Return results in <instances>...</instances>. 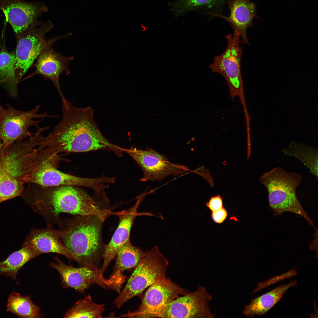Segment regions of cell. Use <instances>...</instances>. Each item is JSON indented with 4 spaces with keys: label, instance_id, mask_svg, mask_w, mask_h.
<instances>
[{
    "label": "cell",
    "instance_id": "cell-11",
    "mask_svg": "<svg viewBox=\"0 0 318 318\" xmlns=\"http://www.w3.org/2000/svg\"><path fill=\"white\" fill-rule=\"evenodd\" d=\"M148 287L139 308L119 317H156L167 305L187 292L166 277L154 282Z\"/></svg>",
    "mask_w": 318,
    "mask_h": 318
},
{
    "label": "cell",
    "instance_id": "cell-2",
    "mask_svg": "<svg viewBox=\"0 0 318 318\" xmlns=\"http://www.w3.org/2000/svg\"><path fill=\"white\" fill-rule=\"evenodd\" d=\"M20 196L47 225H58L62 213L74 216L94 215L105 221L110 212L84 191L77 186H43L28 183Z\"/></svg>",
    "mask_w": 318,
    "mask_h": 318
},
{
    "label": "cell",
    "instance_id": "cell-6",
    "mask_svg": "<svg viewBox=\"0 0 318 318\" xmlns=\"http://www.w3.org/2000/svg\"><path fill=\"white\" fill-rule=\"evenodd\" d=\"M168 264L167 259L156 246L147 251L113 304L120 308L127 301L140 295L152 284L166 277Z\"/></svg>",
    "mask_w": 318,
    "mask_h": 318
},
{
    "label": "cell",
    "instance_id": "cell-7",
    "mask_svg": "<svg viewBox=\"0 0 318 318\" xmlns=\"http://www.w3.org/2000/svg\"><path fill=\"white\" fill-rule=\"evenodd\" d=\"M6 107L5 108L2 106L0 98V140L4 149L16 142L32 137L34 134L29 130L31 126L44 131L50 128L49 126L41 127L39 124L43 120H37L35 119L59 117L58 115H49L47 112L39 113V105L28 111L16 110L8 103Z\"/></svg>",
    "mask_w": 318,
    "mask_h": 318
},
{
    "label": "cell",
    "instance_id": "cell-18",
    "mask_svg": "<svg viewBox=\"0 0 318 318\" xmlns=\"http://www.w3.org/2000/svg\"><path fill=\"white\" fill-rule=\"evenodd\" d=\"M227 3L230 11L228 16L222 14L211 13L207 15L226 20L231 26L233 32H236L239 35L242 44L250 45L247 30L253 25L254 18H259L256 13V4L251 0H227Z\"/></svg>",
    "mask_w": 318,
    "mask_h": 318
},
{
    "label": "cell",
    "instance_id": "cell-25",
    "mask_svg": "<svg viewBox=\"0 0 318 318\" xmlns=\"http://www.w3.org/2000/svg\"><path fill=\"white\" fill-rule=\"evenodd\" d=\"M31 297V295L23 296L16 292H12L7 300L6 311L21 318L43 317L41 308L33 302Z\"/></svg>",
    "mask_w": 318,
    "mask_h": 318
},
{
    "label": "cell",
    "instance_id": "cell-28",
    "mask_svg": "<svg viewBox=\"0 0 318 318\" xmlns=\"http://www.w3.org/2000/svg\"><path fill=\"white\" fill-rule=\"evenodd\" d=\"M206 205L212 212L223 208L222 198L219 195L212 197Z\"/></svg>",
    "mask_w": 318,
    "mask_h": 318
},
{
    "label": "cell",
    "instance_id": "cell-19",
    "mask_svg": "<svg viewBox=\"0 0 318 318\" xmlns=\"http://www.w3.org/2000/svg\"><path fill=\"white\" fill-rule=\"evenodd\" d=\"M52 46L43 49L37 58L34 65L35 72L30 77L36 74L42 75L45 80L49 79L53 83L61 97L63 95L59 80L60 74L70 73L69 65L73 57L64 56L54 51Z\"/></svg>",
    "mask_w": 318,
    "mask_h": 318
},
{
    "label": "cell",
    "instance_id": "cell-15",
    "mask_svg": "<svg viewBox=\"0 0 318 318\" xmlns=\"http://www.w3.org/2000/svg\"><path fill=\"white\" fill-rule=\"evenodd\" d=\"M0 9L16 34H24L42 24L37 19L48 10L43 2L21 0H0Z\"/></svg>",
    "mask_w": 318,
    "mask_h": 318
},
{
    "label": "cell",
    "instance_id": "cell-29",
    "mask_svg": "<svg viewBox=\"0 0 318 318\" xmlns=\"http://www.w3.org/2000/svg\"><path fill=\"white\" fill-rule=\"evenodd\" d=\"M227 216L226 211L223 208L212 212V218L216 223H221L226 218Z\"/></svg>",
    "mask_w": 318,
    "mask_h": 318
},
{
    "label": "cell",
    "instance_id": "cell-3",
    "mask_svg": "<svg viewBox=\"0 0 318 318\" xmlns=\"http://www.w3.org/2000/svg\"><path fill=\"white\" fill-rule=\"evenodd\" d=\"M37 130L26 140L16 142L4 149L0 177V203L21 196L28 177L48 159L38 147L44 139Z\"/></svg>",
    "mask_w": 318,
    "mask_h": 318
},
{
    "label": "cell",
    "instance_id": "cell-14",
    "mask_svg": "<svg viewBox=\"0 0 318 318\" xmlns=\"http://www.w3.org/2000/svg\"><path fill=\"white\" fill-rule=\"evenodd\" d=\"M212 297L204 287L179 296L160 311L156 317L214 318L209 302Z\"/></svg>",
    "mask_w": 318,
    "mask_h": 318
},
{
    "label": "cell",
    "instance_id": "cell-30",
    "mask_svg": "<svg viewBox=\"0 0 318 318\" xmlns=\"http://www.w3.org/2000/svg\"><path fill=\"white\" fill-rule=\"evenodd\" d=\"M4 150L2 143L0 140V177L2 165L3 155Z\"/></svg>",
    "mask_w": 318,
    "mask_h": 318
},
{
    "label": "cell",
    "instance_id": "cell-20",
    "mask_svg": "<svg viewBox=\"0 0 318 318\" xmlns=\"http://www.w3.org/2000/svg\"><path fill=\"white\" fill-rule=\"evenodd\" d=\"M147 252L133 246L130 239L128 240L117 253L113 271L109 277L123 284L127 278L123 274V272L135 269Z\"/></svg>",
    "mask_w": 318,
    "mask_h": 318
},
{
    "label": "cell",
    "instance_id": "cell-16",
    "mask_svg": "<svg viewBox=\"0 0 318 318\" xmlns=\"http://www.w3.org/2000/svg\"><path fill=\"white\" fill-rule=\"evenodd\" d=\"M61 231L47 225L43 229L33 228L26 237L23 246L35 251L39 255L46 253L62 255L77 262L75 255L68 250L61 240Z\"/></svg>",
    "mask_w": 318,
    "mask_h": 318
},
{
    "label": "cell",
    "instance_id": "cell-10",
    "mask_svg": "<svg viewBox=\"0 0 318 318\" xmlns=\"http://www.w3.org/2000/svg\"><path fill=\"white\" fill-rule=\"evenodd\" d=\"M56 262L49 264L60 274L61 283L64 288H72L79 292L85 290L93 284H97L104 289H110L120 293V287L110 278L106 279L95 267L81 266L76 268L62 262L57 256L54 257Z\"/></svg>",
    "mask_w": 318,
    "mask_h": 318
},
{
    "label": "cell",
    "instance_id": "cell-13",
    "mask_svg": "<svg viewBox=\"0 0 318 318\" xmlns=\"http://www.w3.org/2000/svg\"><path fill=\"white\" fill-rule=\"evenodd\" d=\"M141 168L143 173L142 181H160L170 175L177 176L189 170L186 166L170 162L164 155L152 148L145 150L131 147L125 149Z\"/></svg>",
    "mask_w": 318,
    "mask_h": 318
},
{
    "label": "cell",
    "instance_id": "cell-26",
    "mask_svg": "<svg viewBox=\"0 0 318 318\" xmlns=\"http://www.w3.org/2000/svg\"><path fill=\"white\" fill-rule=\"evenodd\" d=\"M15 55L5 51L0 53V77L5 84L9 95L16 98L18 96L17 80L15 73Z\"/></svg>",
    "mask_w": 318,
    "mask_h": 318
},
{
    "label": "cell",
    "instance_id": "cell-8",
    "mask_svg": "<svg viewBox=\"0 0 318 318\" xmlns=\"http://www.w3.org/2000/svg\"><path fill=\"white\" fill-rule=\"evenodd\" d=\"M225 37L227 41L226 49L221 55L215 57L209 68L213 72L218 73L224 77L228 84L233 101L238 96L244 112H246L248 110L241 68L243 49L240 45V37L236 32H234L233 35L228 34Z\"/></svg>",
    "mask_w": 318,
    "mask_h": 318
},
{
    "label": "cell",
    "instance_id": "cell-24",
    "mask_svg": "<svg viewBox=\"0 0 318 318\" xmlns=\"http://www.w3.org/2000/svg\"><path fill=\"white\" fill-rule=\"evenodd\" d=\"M285 156L294 157L307 168L310 173L318 178V151L317 148L296 143H292L282 148Z\"/></svg>",
    "mask_w": 318,
    "mask_h": 318
},
{
    "label": "cell",
    "instance_id": "cell-17",
    "mask_svg": "<svg viewBox=\"0 0 318 318\" xmlns=\"http://www.w3.org/2000/svg\"><path fill=\"white\" fill-rule=\"evenodd\" d=\"M146 193L140 195L135 204L127 210L115 213L119 218L117 227L110 241L106 245L103 256V263L100 271L103 275L110 263L115 257L117 251L130 239V234L134 221L137 216V211Z\"/></svg>",
    "mask_w": 318,
    "mask_h": 318
},
{
    "label": "cell",
    "instance_id": "cell-23",
    "mask_svg": "<svg viewBox=\"0 0 318 318\" xmlns=\"http://www.w3.org/2000/svg\"><path fill=\"white\" fill-rule=\"evenodd\" d=\"M39 255L35 251L23 246L0 262V276L10 277L18 285L16 276L19 270L27 262Z\"/></svg>",
    "mask_w": 318,
    "mask_h": 318
},
{
    "label": "cell",
    "instance_id": "cell-12",
    "mask_svg": "<svg viewBox=\"0 0 318 318\" xmlns=\"http://www.w3.org/2000/svg\"><path fill=\"white\" fill-rule=\"evenodd\" d=\"M48 20L38 28L35 27L24 33L18 42L15 55V69L20 71L21 77L32 66L41 52L45 48L52 46L59 40L69 37V33L47 40L46 34L53 27Z\"/></svg>",
    "mask_w": 318,
    "mask_h": 318
},
{
    "label": "cell",
    "instance_id": "cell-9",
    "mask_svg": "<svg viewBox=\"0 0 318 318\" xmlns=\"http://www.w3.org/2000/svg\"><path fill=\"white\" fill-rule=\"evenodd\" d=\"M59 160V157H55L44 162L28 177L26 183L43 186H82L91 188L97 194H99L115 182V178H108L104 175L99 178H90L65 173L57 168Z\"/></svg>",
    "mask_w": 318,
    "mask_h": 318
},
{
    "label": "cell",
    "instance_id": "cell-27",
    "mask_svg": "<svg viewBox=\"0 0 318 318\" xmlns=\"http://www.w3.org/2000/svg\"><path fill=\"white\" fill-rule=\"evenodd\" d=\"M105 310L104 305L95 303L88 295L77 302L63 317L101 318Z\"/></svg>",
    "mask_w": 318,
    "mask_h": 318
},
{
    "label": "cell",
    "instance_id": "cell-4",
    "mask_svg": "<svg viewBox=\"0 0 318 318\" xmlns=\"http://www.w3.org/2000/svg\"><path fill=\"white\" fill-rule=\"evenodd\" d=\"M104 222L92 215L75 216L59 221L62 242L82 266L99 267L106 246L102 237Z\"/></svg>",
    "mask_w": 318,
    "mask_h": 318
},
{
    "label": "cell",
    "instance_id": "cell-22",
    "mask_svg": "<svg viewBox=\"0 0 318 318\" xmlns=\"http://www.w3.org/2000/svg\"><path fill=\"white\" fill-rule=\"evenodd\" d=\"M296 280L288 284H282L271 291L256 298L244 307L243 314L249 317L262 315L271 309L281 298L290 288L297 285Z\"/></svg>",
    "mask_w": 318,
    "mask_h": 318
},
{
    "label": "cell",
    "instance_id": "cell-21",
    "mask_svg": "<svg viewBox=\"0 0 318 318\" xmlns=\"http://www.w3.org/2000/svg\"><path fill=\"white\" fill-rule=\"evenodd\" d=\"M227 0H174L169 2L170 10L175 18L194 11L203 15L223 12Z\"/></svg>",
    "mask_w": 318,
    "mask_h": 318
},
{
    "label": "cell",
    "instance_id": "cell-5",
    "mask_svg": "<svg viewBox=\"0 0 318 318\" xmlns=\"http://www.w3.org/2000/svg\"><path fill=\"white\" fill-rule=\"evenodd\" d=\"M259 180L267 190L269 207L274 216L291 212L302 217L309 224L314 225L296 194L302 180L299 174L278 167L264 173Z\"/></svg>",
    "mask_w": 318,
    "mask_h": 318
},
{
    "label": "cell",
    "instance_id": "cell-1",
    "mask_svg": "<svg viewBox=\"0 0 318 318\" xmlns=\"http://www.w3.org/2000/svg\"><path fill=\"white\" fill-rule=\"evenodd\" d=\"M62 113L59 122L39 147L49 154L62 152H84L100 149L118 153L120 148L110 143L100 131L89 107L74 106L63 96Z\"/></svg>",
    "mask_w": 318,
    "mask_h": 318
}]
</instances>
